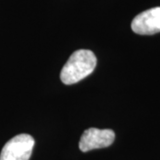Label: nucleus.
Returning <instances> with one entry per match:
<instances>
[{"instance_id":"f257e3e1","label":"nucleus","mask_w":160,"mask_h":160,"mask_svg":"<svg viewBox=\"0 0 160 160\" xmlns=\"http://www.w3.org/2000/svg\"><path fill=\"white\" fill-rule=\"evenodd\" d=\"M97 59L90 50L80 49L74 52L61 72V80L65 85H73L84 79L94 70Z\"/></svg>"},{"instance_id":"f03ea898","label":"nucleus","mask_w":160,"mask_h":160,"mask_svg":"<svg viewBox=\"0 0 160 160\" xmlns=\"http://www.w3.org/2000/svg\"><path fill=\"white\" fill-rule=\"evenodd\" d=\"M34 144L35 141L31 135L27 133L18 134L3 147L0 160H29Z\"/></svg>"},{"instance_id":"7ed1b4c3","label":"nucleus","mask_w":160,"mask_h":160,"mask_svg":"<svg viewBox=\"0 0 160 160\" xmlns=\"http://www.w3.org/2000/svg\"><path fill=\"white\" fill-rule=\"evenodd\" d=\"M115 140V132L110 129L89 128L83 132L80 138L79 149L83 152L92 149L107 148Z\"/></svg>"},{"instance_id":"20e7f679","label":"nucleus","mask_w":160,"mask_h":160,"mask_svg":"<svg viewBox=\"0 0 160 160\" xmlns=\"http://www.w3.org/2000/svg\"><path fill=\"white\" fill-rule=\"evenodd\" d=\"M132 29L139 35H154L160 32V7H154L139 13L132 20Z\"/></svg>"}]
</instances>
